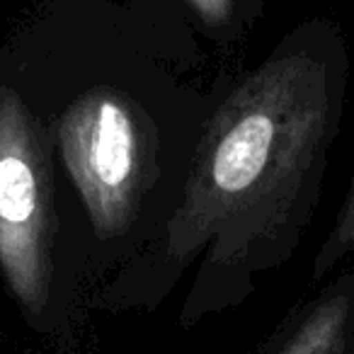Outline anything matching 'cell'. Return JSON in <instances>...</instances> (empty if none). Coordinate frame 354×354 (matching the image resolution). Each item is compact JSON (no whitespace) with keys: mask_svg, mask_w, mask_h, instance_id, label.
<instances>
[{"mask_svg":"<svg viewBox=\"0 0 354 354\" xmlns=\"http://www.w3.org/2000/svg\"><path fill=\"white\" fill-rule=\"evenodd\" d=\"M260 354H354V262L291 306Z\"/></svg>","mask_w":354,"mask_h":354,"instance_id":"obj_4","label":"cell"},{"mask_svg":"<svg viewBox=\"0 0 354 354\" xmlns=\"http://www.w3.org/2000/svg\"><path fill=\"white\" fill-rule=\"evenodd\" d=\"M347 262H354V172L349 177V187L342 197L337 216L313 255L310 279L320 284Z\"/></svg>","mask_w":354,"mask_h":354,"instance_id":"obj_5","label":"cell"},{"mask_svg":"<svg viewBox=\"0 0 354 354\" xmlns=\"http://www.w3.org/2000/svg\"><path fill=\"white\" fill-rule=\"evenodd\" d=\"M0 279L20 320L78 354L93 284L88 250L44 124L0 73Z\"/></svg>","mask_w":354,"mask_h":354,"instance_id":"obj_3","label":"cell"},{"mask_svg":"<svg viewBox=\"0 0 354 354\" xmlns=\"http://www.w3.org/2000/svg\"><path fill=\"white\" fill-rule=\"evenodd\" d=\"M344 90L347 51L330 30L296 32L255 71L216 88L170 223L100 286L93 310L151 313L189 272L180 328L245 304L313 226Z\"/></svg>","mask_w":354,"mask_h":354,"instance_id":"obj_1","label":"cell"},{"mask_svg":"<svg viewBox=\"0 0 354 354\" xmlns=\"http://www.w3.org/2000/svg\"><path fill=\"white\" fill-rule=\"evenodd\" d=\"M0 73L49 133L95 299L170 223L216 90L185 83L162 49L109 27L32 30L0 51Z\"/></svg>","mask_w":354,"mask_h":354,"instance_id":"obj_2","label":"cell"}]
</instances>
